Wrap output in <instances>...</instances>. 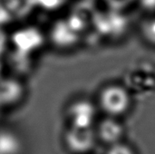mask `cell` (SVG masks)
I'll list each match as a JSON object with an SVG mask.
<instances>
[{"label":"cell","instance_id":"obj_1","mask_svg":"<svg viewBox=\"0 0 155 154\" xmlns=\"http://www.w3.org/2000/svg\"><path fill=\"white\" fill-rule=\"evenodd\" d=\"M131 95L123 86L112 84L104 87L99 95V106L109 117H119L126 113L131 106Z\"/></svg>","mask_w":155,"mask_h":154},{"label":"cell","instance_id":"obj_2","mask_svg":"<svg viewBox=\"0 0 155 154\" xmlns=\"http://www.w3.org/2000/svg\"><path fill=\"white\" fill-rule=\"evenodd\" d=\"M97 136L92 128L70 127L64 134V143L67 149L74 154H86L95 146Z\"/></svg>","mask_w":155,"mask_h":154},{"label":"cell","instance_id":"obj_3","mask_svg":"<svg viewBox=\"0 0 155 154\" xmlns=\"http://www.w3.org/2000/svg\"><path fill=\"white\" fill-rule=\"evenodd\" d=\"M104 12L94 15L93 24L97 30L104 35H119L124 32L126 20L123 15L124 12L114 11L104 8Z\"/></svg>","mask_w":155,"mask_h":154},{"label":"cell","instance_id":"obj_4","mask_svg":"<svg viewBox=\"0 0 155 154\" xmlns=\"http://www.w3.org/2000/svg\"><path fill=\"white\" fill-rule=\"evenodd\" d=\"M68 120L72 127L91 128L95 119V107L87 100L73 103L67 111Z\"/></svg>","mask_w":155,"mask_h":154},{"label":"cell","instance_id":"obj_5","mask_svg":"<svg viewBox=\"0 0 155 154\" xmlns=\"http://www.w3.org/2000/svg\"><path fill=\"white\" fill-rule=\"evenodd\" d=\"M43 34L35 27H26L18 30L13 36V43L16 51L22 54H29L43 44Z\"/></svg>","mask_w":155,"mask_h":154},{"label":"cell","instance_id":"obj_6","mask_svg":"<svg viewBox=\"0 0 155 154\" xmlns=\"http://www.w3.org/2000/svg\"><path fill=\"white\" fill-rule=\"evenodd\" d=\"M95 133L99 141L110 146L121 143L124 135V127L115 118L108 117L99 123Z\"/></svg>","mask_w":155,"mask_h":154},{"label":"cell","instance_id":"obj_7","mask_svg":"<svg viewBox=\"0 0 155 154\" xmlns=\"http://www.w3.org/2000/svg\"><path fill=\"white\" fill-rule=\"evenodd\" d=\"M50 36L54 44L60 48L71 47L79 39V34L71 26L66 19L60 20L53 25Z\"/></svg>","mask_w":155,"mask_h":154},{"label":"cell","instance_id":"obj_8","mask_svg":"<svg viewBox=\"0 0 155 154\" xmlns=\"http://www.w3.org/2000/svg\"><path fill=\"white\" fill-rule=\"evenodd\" d=\"M34 10L33 0H0V15L5 19H23Z\"/></svg>","mask_w":155,"mask_h":154},{"label":"cell","instance_id":"obj_9","mask_svg":"<svg viewBox=\"0 0 155 154\" xmlns=\"http://www.w3.org/2000/svg\"><path fill=\"white\" fill-rule=\"evenodd\" d=\"M23 94V87L16 81H5L0 84V103L11 104L18 101Z\"/></svg>","mask_w":155,"mask_h":154},{"label":"cell","instance_id":"obj_10","mask_svg":"<svg viewBox=\"0 0 155 154\" xmlns=\"http://www.w3.org/2000/svg\"><path fill=\"white\" fill-rule=\"evenodd\" d=\"M19 150L20 143L15 135L9 133L0 134V154H17Z\"/></svg>","mask_w":155,"mask_h":154},{"label":"cell","instance_id":"obj_11","mask_svg":"<svg viewBox=\"0 0 155 154\" xmlns=\"http://www.w3.org/2000/svg\"><path fill=\"white\" fill-rule=\"evenodd\" d=\"M73 0H33L35 9L45 12H57L66 7Z\"/></svg>","mask_w":155,"mask_h":154},{"label":"cell","instance_id":"obj_12","mask_svg":"<svg viewBox=\"0 0 155 154\" xmlns=\"http://www.w3.org/2000/svg\"><path fill=\"white\" fill-rule=\"evenodd\" d=\"M102 2L104 5V8L118 11V12H124L125 10L129 9L134 4L138 3V0H98Z\"/></svg>","mask_w":155,"mask_h":154},{"label":"cell","instance_id":"obj_13","mask_svg":"<svg viewBox=\"0 0 155 154\" xmlns=\"http://www.w3.org/2000/svg\"><path fill=\"white\" fill-rule=\"evenodd\" d=\"M142 34L148 43L155 45V15L146 18L143 22Z\"/></svg>","mask_w":155,"mask_h":154},{"label":"cell","instance_id":"obj_14","mask_svg":"<svg viewBox=\"0 0 155 154\" xmlns=\"http://www.w3.org/2000/svg\"><path fill=\"white\" fill-rule=\"evenodd\" d=\"M105 154H136L134 149L128 144L118 143L110 145Z\"/></svg>","mask_w":155,"mask_h":154},{"label":"cell","instance_id":"obj_15","mask_svg":"<svg viewBox=\"0 0 155 154\" xmlns=\"http://www.w3.org/2000/svg\"><path fill=\"white\" fill-rule=\"evenodd\" d=\"M150 12L155 11V0H138V3Z\"/></svg>","mask_w":155,"mask_h":154}]
</instances>
